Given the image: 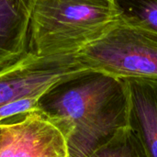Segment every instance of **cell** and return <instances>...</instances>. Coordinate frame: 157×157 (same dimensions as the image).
Returning a JSON list of instances; mask_svg holds the SVG:
<instances>
[{
  "instance_id": "cell-9",
  "label": "cell",
  "mask_w": 157,
  "mask_h": 157,
  "mask_svg": "<svg viewBox=\"0 0 157 157\" xmlns=\"http://www.w3.org/2000/svg\"><path fill=\"white\" fill-rule=\"evenodd\" d=\"M121 21L157 38V0H114Z\"/></svg>"
},
{
  "instance_id": "cell-8",
  "label": "cell",
  "mask_w": 157,
  "mask_h": 157,
  "mask_svg": "<svg viewBox=\"0 0 157 157\" xmlns=\"http://www.w3.org/2000/svg\"><path fill=\"white\" fill-rule=\"evenodd\" d=\"M131 118L87 157H150L144 141L132 129Z\"/></svg>"
},
{
  "instance_id": "cell-7",
  "label": "cell",
  "mask_w": 157,
  "mask_h": 157,
  "mask_svg": "<svg viewBox=\"0 0 157 157\" xmlns=\"http://www.w3.org/2000/svg\"><path fill=\"white\" fill-rule=\"evenodd\" d=\"M132 113L140 126L143 141L150 157H157V88L125 81Z\"/></svg>"
},
{
  "instance_id": "cell-5",
  "label": "cell",
  "mask_w": 157,
  "mask_h": 157,
  "mask_svg": "<svg viewBox=\"0 0 157 157\" xmlns=\"http://www.w3.org/2000/svg\"><path fill=\"white\" fill-rule=\"evenodd\" d=\"M0 157H70L67 135L41 107L16 121L0 122Z\"/></svg>"
},
{
  "instance_id": "cell-10",
  "label": "cell",
  "mask_w": 157,
  "mask_h": 157,
  "mask_svg": "<svg viewBox=\"0 0 157 157\" xmlns=\"http://www.w3.org/2000/svg\"><path fill=\"white\" fill-rule=\"evenodd\" d=\"M41 97H27L0 106V122L16 116L25 115L32 110L41 108L40 104Z\"/></svg>"
},
{
  "instance_id": "cell-6",
  "label": "cell",
  "mask_w": 157,
  "mask_h": 157,
  "mask_svg": "<svg viewBox=\"0 0 157 157\" xmlns=\"http://www.w3.org/2000/svg\"><path fill=\"white\" fill-rule=\"evenodd\" d=\"M34 0H0V71L29 53Z\"/></svg>"
},
{
  "instance_id": "cell-2",
  "label": "cell",
  "mask_w": 157,
  "mask_h": 157,
  "mask_svg": "<svg viewBox=\"0 0 157 157\" xmlns=\"http://www.w3.org/2000/svg\"><path fill=\"white\" fill-rule=\"evenodd\" d=\"M120 21L114 0H34L29 52L40 56L76 54Z\"/></svg>"
},
{
  "instance_id": "cell-4",
  "label": "cell",
  "mask_w": 157,
  "mask_h": 157,
  "mask_svg": "<svg viewBox=\"0 0 157 157\" xmlns=\"http://www.w3.org/2000/svg\"><path fill=\"white\" fill-rule=\"evenodd\" d=\"M87 75L75 54L40 56L29 53L0 71V106L27 97H44L56 87Z\"/></svg>"
},
{
  "instance_id": "cell-1",
  "label": "cell",
  "mask_w": 157,
  "mask_h": 157,
  "mask_svg": "<svg viewBox=\"0 0 157 157\" xmlns=\"http://www.w3.org/2000/svg\"><path fill=\"white\" fill-rule=\"evenodd\" d=\"M45 109L65 131L70 157L88 156L132 114L127 83L98 74L82 77Z\"/></svg>"
},
{
  "instance_id": "cell-3",
  "label": "cell",
  "mask_w": 157,
  "mask_h": 157,
  "mask_svg": "<svg viewBox=\"0 0 157 157\" xmlns=\"http://www.w3.org/2000/svg\"><path fill=\"white\" fill-rule=\"evenodd\" d=\"M80 69L157 88V38L120 21L75 54Z\"/></svg>"
}]
</instances>
